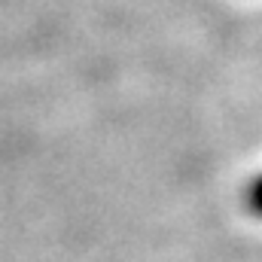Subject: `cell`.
<instances>
[{"label": "cell", "mask_w": 262, "mask_h": 262, "mask_svg": "<svg viewBox=\"0 0 262 262\" xmlns=\"http://www.w3.org/2000/svg\"><path fill=\"white\" fill-rule=\"evenodd\" d=\"M247 207H250L253 213H259V216H262V177L250 186V192H247Z\"/></svg>", "instance_id": "cell-1"}]
</instances>
